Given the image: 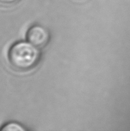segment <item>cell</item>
Segmentation results:
<instances>
[{
    "instance_id": "cell-1",
    "label": "cell",
    "mask_w": 130,
    "mask_h": 131,
    "mask_svg": "<svg viewBox=\"0 0 130 131\" xmlns=\"http://www.w3.org/2000/svg\"><path fill=\"white\" fill-rule=\"evenodd\" d=\"M40 58L38 47L30 42H19L14 43L8 52L10 64L15 69L27 70L36 65Z\"/></svg>"
},
{
    "instance_id": "cell-2",
    "label": "cell",
    "mask_w": 130,
    "mask_h": 131,
    "mask_svg": "<svg viewBox=\"0 0 130 131\" xmlns=\"http://www.w3.org/2000/svg\"><path fill=\"white\" fill-rule=\"evenodd\" d=\"M27 39L28 42L38 48H42L45 47L49 41V32L42 26L34 25L28 30Z\"/></svg>"
},
{
    "instance_id": "cell-3",
    "label": "cell",
    "mask_w": 130,
    "mask_h": 131,
    "mask_svg": "<svg viewBox=\"0 0 130 131\" xmlns=\"http://www.w3.org/2000/svg\"><path fill=\"white\" fill-rule=\"evenodd\" d=\"M1 131H24L25 129L16 122H10L5 124L0 129Z\"/></svg>"
},
{
    "instance_id": "cell-4",
    "label": "cell",
    "mask_w": 130,
    "mask_h": 131,
    "mask_svg": "<svg viewBox=\"0 0 130 131\" xmlns=\"http://www.w3.org/2000/svg\"><path fill=\"white\" fill-rule=\"evenodd\" d=\"M20 0H0V5L10 6V5H15Z\"/></svg>"
}]
</instances>
